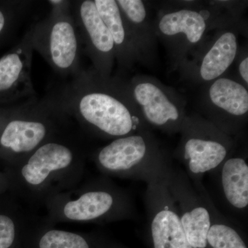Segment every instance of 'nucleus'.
<instances>
[{"label":"nucleus","instance_id":"obj_1","mask_svg":"<svg viewBox=\"0 0 248 248\" xmlns=\"http://www.w3.org/2000/svg\"><path fill=\"white\" fill-rule=\"evenodd\" d=\"M70 117L89 135L113 140L150 129L120 76L103 79L91 68L53 89Z\"/></svg>","mask_w":248,"mask_h":248},{"label":"nucleus","instance_id":"obj_2","mask_svg":"<svg viewBox=\"0 0 248 248\" xmlns=\"http://www.w3.org/2000/svg\"><path fill=\"white\" fill-rule=\"evenodd\" d=\"M86 153L68 133L44 143L27 157L6 166L9 190L32 204L76 187L84 177Z\"/></svg>","mask_w":248,"mask_h":248},{"label":"nucleus","instance_id":"obj_3","mask_svg":"<svg viewBox=\"0 0 248 248\" xmlns=\"http://www.w3.org/2000/svg\"><path fill=\"white\" fill-rule=\"evenodd\" d=\"M239 1H174L160 8L155 18L158 40L177 70L217 29L241 21Z\"/></svg>","mask_w":248,"mask_h":248},{"label":"nucleus","instance_id":"obj_4","mask_svg":"<svg viewBox=\"0 0 248 248\" xmlns=\"http://www.w3.org/2000/svg\"><path fill=\"white\" fill-rule=\"evenodd\" d=\"M45 205V220L53 226L59 223L104 224L136 217L128 192L104 175L53 196Z\"/></svg>","mask_w":248,"mask_h":248},{"label":"nucleus","instance_id":"obj_5","mask_svg":"<svg viewBox=\"0 0 248 248\" xmlns=\"http://www.w3.org/2000/svg\"><path fill=\"white\" fill-rule=\"evenodd\" d=\"M70 118L53 89L42 99L22 103L0 129V159L6 166L19 162L66 133Z\"/></svg>","mask_w":248,"mask_h":248},{"label":"nucleus","instance_id":"obj_6","mask_svg":"<svg viewBox=\"0 0 248 248\" xmlns=\"http://www.w3.org/2000/svg\"><path fill=\"white\" fill-rule=\"evenodd\" d=\"M91 158L106 177L146 183L162 175L171 161L151 129L112 140L96 150Z\"/></svg>","mask_w":248,"mask_h":248},{"label":"nucleus","instance_id":"obj_7","mask_svg":"<svg viewBox=\"0 0 248 248\" xmlns=\"http://www.w3.org/2000/svg\"><path fill=\"white\" fill-rule=\"evenodd\" d=\"M50 11L28 31L31 45L60 78L81 71V42L72 14V1L50 0Z\"/></svg>","mask_w":248,"mask_h":248},{"label":"nucleus","instance_id":"obj_8","mask_svg":"<svg viewBox=\"0 0 248 248\" xmlns=\"http://www.w3.org/2000/svg\"><path fill=\"white\" fill-rule=\"evenodd\" d=\"M174 156L191 182L202 183L236 151V138L227 135L199 113L186 115Z\"/></svg>","mask_w":248,"mask_h":248},{"label":"nucleus","instance_id":"obj_9","mask_svg":"<svg viewBox=\"0 0 248 248\" xmlns=\"http://www.w3.org/2000/svg\"><path fill=\"white\" fill-rule=\"evenodd\" d=\"M127 88L150 129L169 135L180 133L187 113L185 99L154 77L138 75L126 80Z\"/></svg>","mask_w":248,"mask_h":248},{"label":"nucleus","instance_id":"obj_10","mask_svg":"<svg viewBox=\"0 0 248 248\" xmlns=\"http://www.w3.org/2000/svg\"><path fill=\"white\" fill-rule=\"evenodd\" d=\"M165 180L172 196L183 228L192 248H207V235L211 224L209 194L202 183L194 184L184 169L171 160Z\"/></svg>","mask_w":248,"mask_h":248},{"label":"nucleus","instance_id":"obj_11","mask_svg":"<svg viewBox=\"0 0 248 248\" xmlns=\"http://www.w3.org/2000/svg\"><path fill=\"white\" fill-rule=\"evenodd\" d=\"M241 21L217 29L177 70L183 79L203 84L226 76L239 53Z\"/></svg>","mask_w":248,"mask_h":248},{"label":"nucleus","instance_id":"obj_12","mask_svg":"<svg viewBox=\"0 0 248 248\" xmlns=\"http://www.w3.org/2000/svg\"><path fill=\"white\" fill-rule=\"evenodd\" d=\"M199 106L201 115L232 138L247 124L248 91L236 78L225 76L203 84Z\"/></svg>","mask_w":248,"mask_h":248},{"label":"nucleus","instance_id":"obj_13","mask_svg":"<svg viewBox=\"0 0 248 248\" xmlns=\"http://www.w3.org/2000/svg\"><path fill=\"white\" fill-rule=\"evenodd\" d=\"M145 202L154 248H192L166 185L165 172L147 183Z\"/></svg>","mask_w":248,"mask_h":248},{"label":"nucleus","instance_id":"obj_14","mask_svg":"<svg viewBox=\"0 0 248 248\" xmlns=\"http://www.w3.org/2000/svg\"><path fill=\"white\" fill-rule=\"evenodd\" d=\"M71 10L84 53L92 62V69L103 79H108L115 63V46L94 0L72 1Z\"/></svg>","mask_w":248,"mask_h":248},{"label":"nucleus","instance_id":"obj_15","mask_svg":"<svg viewBox=\"0 0 248 248\" xmlns=\"http://www.w3.org/2000/svg\"><path fill=\"white\" fill-rule=\"evenodd\" d=\"M33 52L27 31L19 43L0 59V101L26 102L36 99L31 78Z\"/></svg>","mask_w":248,"mask_h":248},{"label":"nucleus","instance_id":"obj_16","mask_svg":"<svg viewBox=\"0 0 248 248\" xmlns=\"http://www.w3.org/2000/svg\"><path fill=\"white\" fill-rule=\"evenodd\" d=\"M128 25L138 53L139 63L153 68L157 63L158 37L155 19L148 2L141 0H116Z\"/></svg>","mask_w":248,"mask_h":248},{"label":"nucleus","instance_id":"obj_17","mask_svg":"<svg viewBox=\"0 0 248 248\" xmlns=\"http://www.w3.org/2000/svg\"><path fill=\"white\" fill-rule=\"evenodd\" d=\"M220 195L227 208L236 216L247 218L248 164L244 155L235 152L214 172Z\"/></svg>","mask_w":248,"mask_h":248},{"label":"nucleus","instance_id":"obj_18","mask_svg":"<svg viewBox=\"0 0 248 248\" xmlns=\"http://www.w3.org/2000/svg\"><path fill=\"white\" fill-rule=\"evenodd\" d=\"M98 13L112 36L115 49V62L120 75L131 71L139 63L138 53L127 23L116 0H94Z\"/></svg>","mask_w":248,"mask_h":248},{"label":"nucleus","instance_id":"obj_19","mask_svg":"<svg viewBox=\"0 0 248 248\" xmlns=\"http://www.w3.org/2000/svg\"><path fill=\"white\" fill-rule=\"evenodd\" d=\"M208 204L211 224L207 235L208 246L211 248H248L234 223L220 213L210 196Z\"/></svg>","mask_w":248,"mask_h":248},{"label":"nucleus","instance_id":"obj_20","mask_svg":"<svg viewBox=\"0 0 248 248\" xmlns=\"http://www.w3.org/2000/svg\"><path fill=\"white\" fill-rule=\"evenodd\" d=\"M34 229L37 248H92L87 236L79 233L55 229L45 220L36 223Z\"/></svg>","mask_w":248,"mask_h":248},{"label":"nucleus","instance_id":"obj_21","mask_svg":"<svg viewBox=\"0 0 248 248\" xmlns=\"http://www.w3.org/2000/svg\"><path fill=\"white\" fill-rule=\"evenodd\" d=\"M17 204L0 200V248H12L19 234L30 225Z\"/></svg>","mask_w":248,"mask_h":248},{"label":"nucleus","instance_id":"obj_22","mask_svg":"<svg viewBox=\"0 0 248 248\" xmlns=\"http://www.w3.org/2000/svg\"><path fill=\"white\" fill-rule=\"evenodd\" d=\"M34 1H11L7 6H0V38L24 22L32 9Z\"/></svg>","mask_w":248,"mask_h":248},{"label":"nucleus","instance_id":"obj_23","mask_svg":"<svg viewBox=\"0 0 248 248\" xmlns=\"http://www.w3.org/2000/svg\"><path fill=\"white\" fill-rule=\"evenodd\" d=\"M237 63L238 78L245 87L248 88V54L247 48L239 49L236 60Z\"/></svg>","mask_w":248,"mask_h":248},{"label":"nucleus","instance_id":"obj_24","mask_svg":"<svg viewBox=\"0 0 248 248\" xmlns=\"http://www.w3.org/2000/svg\"><path fill=\"white\" fill-rule=\"evenodd\" d=\"M9 190V183L7 177L5 172H0V200H1V196L6 191Z\"/></svg>","mask_w":248,"mask_h":248},{"label":"nucleus","instance_id":"obj_25","mask_svg":"<svg viewBox=\"0 0 248 248\" xmlns=\"http://www.w3.org/2000/svg\"><path fill=\"white\" fill-rule=\"evenodd\" d=\"M22 104V103H21ZM16 106V107L11 108L9 110L4 111V112H0V129H1V126H2L3 124L4 123L5 121H6V119L9 117L13 112H14L15 110L17 109L18 106Z\"/></svg>","mask_w":248,"mask_h":248}]
</instances>
